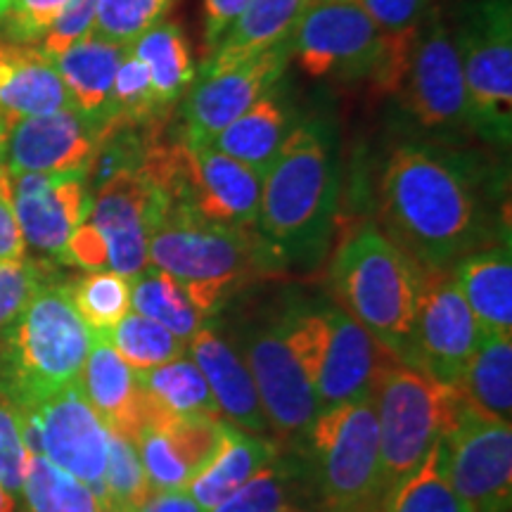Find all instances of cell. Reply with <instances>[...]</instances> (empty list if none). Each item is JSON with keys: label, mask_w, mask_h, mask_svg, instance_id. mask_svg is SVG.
Listing matches in <instances>:
<instances>
[{"label": "cell", "mask_w": 512, "mask_h": 512, "mask_svg": "<svg viewBox=\"0 0 512 512\" xmlns=\"http://www.w3.org/2000/svg\"><path fill=\"white\" fill-rule=\"evenodd\" d=\"M479 169L446 147H396L380 178L384 235L422 268H453L486 247L491 216Z\"/></svg>", "instance_id": "1"}, {"label": "cell", "mask_w": 512, "mask_h": 512, "mask_svg": "<svg viewBox=\"0 0 512 512\" xmlns=\"http://www.w3.org/2000/svg\"><path fill=\"white\" fill-rule=\"evenodd\" d=\"M339 200L337 136L328 119L294 124L261 183L259 235L283 266L316 264L328 249Z\"/></svg>", "instance_id": "2"}, {"label": "cell", "mask_w": 512, "mask_h": 512, "mask_svg": "<svg viewBox=\"0 0 512 512\" xmlns=\"http://www.w3.org/2000/svg\"><path fill=\"white\" fill-rule=\"evenodd\" d=\"M150 266L174 275L192 304L211 316L247 280L283 266L252 228H226L169 207L150 235Z\"/></svg>", "instance_id": "3"}, {"label": "cell", "mask_w": 512, "mask_h": 512, "mask_svg": "<svg viewBox=\"0 0 512 512\" xmlns=\"http://www.w3.org/2000/svg\"><path fill=\"white\" fill-rule=\"evenodd\" d=\"M418 275L420 266L375 223H361L344 238L330 271L339 306L408 366L413 358Z\"/></svg>", "instance_id": "4"}, {"label": "cell", "mask_w": 512, "mask_h": 512, "mask_svg": "<svg viewBox=\"0 0 512 512\" xmlns=\"http://www.w3.org/2000/svg\"><path fill=\"white\" fill-rule=\"evenodd\" d=\"M93 339L67 285L43 283L17 323L0 337V394L17 408H27L76 384Z\"/></svg>", "instance_id": "5"}, {"label": "cell", "mask_w": 512, "mask_h": 512, "mask_svg": "<svg viewBox=\"0 0 512 512\" xmlns=\"http://www.w3.org/2000/svg\"><path fill=\"white\" fill-rule=\"evenodd\" d=\"M373 399L387 496L403 479L411 477L427 453L453 430L465 401L456 384L439 382L399 358L382 368Z\"/></svg>", "instance_id": "6"}, {"label": "cell", "mask_w": 512, "mask_h": 512, "mask_svg": "<svg viewBox=\"0 0 512 512\" xmlns=\"http://www.w3.org/2000/svg\"><path fill=\"white\" fill-rule=\"evenodd\" d=\"M323 512H377L384 501L375 399L320 411L302 439Z\"/></svg>", "instance_id": "7"}, {"label": "cell", "mask_w": 512, "mask_h": 512, "mask_svg": "<svg viewBox=\"0 0 512 512\" xmlns=\"http://www.w3.org/2000/svg\"><path fill=\"white\" fill-rule=\"evenodd\" d=\"M470 131L508 147L512 138V10L510 0L467 5L456 31Z\"/></svg>", "instance_id": "8"}, {"label": "cell", "mask_w": 512, "mask_h": 512, "mask_svg": "<svg viewBox=\"0 0 512 512\" xmlns=\"http://www.w3.org/2000/svg\"><path fill=\"white\" fill-rule=\"evenodd\" d=\"M387 43L356 0H309L290 36V60L311 79L377 83Z\"/></svg>", "instance_id": "9"}, {"label": "cell", "mask_w": 512, "mask_h": 512, "mask_svg": "<svg viewBox=\"0 0 512 512\" xmlns=\"http://www.w3.org/2000/svg\"><path fill=\"white\" fill-rule=\"evenodd\" d=\"M19 413L31 456L48 458L91 486L100 498L110 458V430L86 401L81 384H69L34 406L19 408Z\"/></svg>", "instance_id": "10"}, {"label": "cell", "mask_w": 512, "mask_h": 512, "mask_svg": "<svg viewBox=\"0 0 512 512\" xmlns=\"http://www.w3.org/2000/svg\"><path fill=\"white\" fill-rule=\"evenodd\" d=\"M166 209L169 197L140 169V164L128 166L93 190L83 226L105 249L107 271L133 280L150 266V235Z\"/></svg>", "instance_id": "11"}, {"label": "cell", "mask_w": 512, "mask_h": 512, "mask_svg": "<svg viewBox=\"0 0 512 512\" xmlns=\"http://www.w3.org/2000/svg\"><path fill=\"white\" fill-rule=\"evenodd\" d=\"M479 339L482 328L460 294L451 268L420 266L411 366L439 382L458 384Z\"/></svg>", "instance_id": "12"}, {"label": "cell", "mask_w": 512, "mask_h": 512, "mask_svg": "<svg viewBox=\"0 0 512 512\" xmlns=\"http://www.w3.org/2000/svg\"><path fill=\"white\" fill-rule=\"evenodd\" d=\"M396 95L427 131L453 136L470 128L463 67L456 38L444 19L422 22Z\"/></svg>", "instance_id": "13"}, {"label": "cell", "mask_w": 512, "mask_h": 512, "mask_svg": "<svg viewBox=\"0 0 512 512\" xmlns=\"http://www.w3.org/2000/svg\"><path fill=\"white\" fill-rule=\"evenodd\" d=\"M446 475L470 512H510L512 505V427L460 411L444 437Z\"/></svg>", "instance_id": "14"}, {"label": "cell", "mask_w": 512, "mask_h": 512, "mask_svg": "<svg viewBox=\"0 0 512 512\" xmlns=\"http://www.w3.org/2000/svg\"><path fill=\"white\" fill-rule=\"evenodd\" d=\"M394 358L392 351L384 349L342 306L318 309V347L313 366L318 413L370 399L382 368Z\"/></svg>", "instance_id": "15"}, {"label": "cell", "mask_w": 512, "mask_h": 512, "mask_svg": "<svg viewBox=\"0 0 512 512\" xmlns=\"http://www.w3.org/2000/svg\"><path fill=\"white\" fill-rule=\"evenodd\" d=\"M245 363L271 430L285 439L302 441L318 415V399L294 347L287 316L249 339Z\"/></svg>", "instance_id": "16"}, {"label": "cell", "mask_w": 512, "mask_h": 512, "mask_svg": "<svg viewBox=\"0 0 512 512\" xmlns=\"http://www.w3.org/2000/svg\"><path fill=\"white\" fill-rule=\"evenodd\" d=\"M114 126L112 121L91 119L79 110L8 119L5 171L10 176L91 171Z\"/></svg>", "instance_id": "17"}, {"label": "cell", "mask_w": 512, "mask_h": 512, "mask_svg": "<svg viewBox=\"0 0 512 512\" xmlns=\"http://www.w3.org/2000/svg\"><path fill=\"white\" fill-rule=\"evenodd\" d=\"M287 64L290 41L221 72H202V79L192 83L185 100L183 138L192 143H209L219 136L230 121L275 88V83L283 79Z\"/></svg>", "instance_id": "18"}, {"label": "cell", "mask_w": 512, "mask_h": 512, "mask_svg": "<svg viewBox=\"0 0 512 512\" xmlns=\"http://www.w3.org/2000/svg\"><path fill=\"white\" fill-rule=\"evenodd\" d=\"M10 202L24 245L60 259L91 209L88 171L10 176Z\"/></svg>", "instance_id": "19"}, {"label": "cell", "mask_w": 512, "mask_h": 512, "mask_svg": "<svg viewBox=\"0 0 512 512\" xmlns=\"http://www.w3.org/2000/svg\"><path fill=\"white\" fill-rule=\"evenodd\" d=\"M79 384L86 401L105 422L107 430L131 444L140 432L169 420L152 403L136 370L128 366L107 339H93Z\"/></svg>", "instance_id": "20"}, {"label": "cell", "mask_w": 512, "mask_h": 512, "mask_svg": "<svg viewBox=\"0 0 512 512\" xmlns=\"http://www.w3.org/2000/svg\"><path fill=\"white\" fill-rule=\"evenodd\" d=\"M221 418H169L133 441L147 482L155 491L188 489L219 451L223 437Z\"/></svg>", "instance_id": "21"}, {"label": "cell", "mask_w": 512, "mask_h": 512, "mask_svg": "<svg viewBox=\"0 0 512 512\" xmlns=\"http://www.w3.org/2000/svg\"><path fill=\"white\" fill-rule=\"evenodd\" d=\"M188 356L207 380L221 418L247 434L266 437L268 425L254 377L245 358L209 325H202L188 342Z\"/></svg>", "instance_id": "22"}, {"label": "cell", "mask_w": 512, "mask_h": 512, "mask_svg": "<svg viewBox=\"0 0 512 512\" xmlns=\"http://www.w3.org/2000/svg\"><path fill=\"white\" fill-rule=\"evenodd\" d=\"M74 110L50 57L34 46L0 41V114L8 119Z\"/></svg>", "instance_id": "23"}, {"label": "cell", "mask_w": 512, "mask_h": 512, "mask_svg": "<svg viewBox=\"0 0 512 512\" xmlns=\"http://www.w3.org/2000/svg\"><path fill=\"white\" fill-rule=\"evenodd\" d=\"M451 275L479 328L512 335V259L508 242L465 254L453 264Z\"/></svg>", "instance_id": "24"}, {"label": "cell", "mask_w": 512, "mask_h": 512, "mask_svg": "<svg viewBox=\"0 0 512 512\" xmlns=\"http://www.w3.org/2000/svg\"><path fill=\"white\" fill-rule=\"evenodd\" d=\"M292 128L290 107H287L280 91L271 88L247 112L230 121L219 136L211 138L209 145L216 147L223 155L238 159L240 164L249 166L264 178Z\"/></svg>", "instance_id": "25"}, {"label": "cell", "mask_w": 512, "mask_h": 512, "mask_svg": "<svg viewBox=\"0 0 512 512\" xmlns=\"http://www.w3.org/2000/svg\"><path fill=\"white\" fill-rule=\"evenodd\" d=\"M124 50L91 34L53 57L57 76L67 88L74 110L114 124L112 86Z\"/></svg>", "instance_id": "26"}, {"label": "cell", "mask_w": 512, "mask_h": 512, "mask_svg": "<svg viewBox=\"0 0 512 512\" xmlns=\"http://www.w3.org/2000/svg\"><path fill=\"white\" fill-rule=\"evenodd\" d=\"M309 0H249L242 15L211 50L204 72H221L290 41Z\"/></svg>", "instance_id": "27"}, {"label": "cell", "mask_w": 512, "mask_h": 512, "mask_svg": "<svg viewBox=\"0 0 512 512\" xmlns=\"http://www.w3.org/2000/svg\"><path fill=\"white\" fill-rule=\"evenodd\" d=\"M275 456H278L275 441L247 434L223 422L219 451L185 491L204 512H209L221 501H226L235 489H240L247 479H252L261 467L271 463Z\"/></svg>", "instance_id": "28"}, {"label": "cell", "mask_w": 512, "mask_h": 512, "mask_svg": "<svg viewBox=\"0 0 512 512\" xmlns=\"http://www.w3.org/2000/svg\"><path fill=\"white\" fill-rule=\"evenodd\" d=\"M456 387L465 406L486 420L512 422V335L484 332Z\"/></svg>", "instance_id": "29"}, {"label": "cell", "mask_w": 512, "mask_h": 512, "mask_svg": "<svg viewBox=\"0 0 512 512\" xmlns=\"http://www.w3.org/2000/svg\"><path fill=\"white\" fill-rule=\"evenodd\" d=\"M128 50L145 64L159 110L181 100L197 79L188 36L171 19H162L147 29Z\"/></svg>", "instance_id": "30"}, {"label": "cell", "mask_w": 512, "mask_h": 512, "mask_svg": "<svg viewBox=\"0 0 512 512\" xmlns=\"http://www.w3.org/2000/svg\"><path fill=\"white\" fill-rule=\"evenodd\" d=\"M136 373L152 403L166 418H221L214 394L190 356Z\"/></svg>", "instance_id": "31"}, {"label": "cell", "mask_w": 512, "mask_h": 512, "mask_svg": "<svg viewBox=\"0 0 512 512\" xmlns=\"http://www.w3.org/2000/svg\"><path fill=\"white\" fill-rule=\"evenodd\" d=\"M131 311L164 325L185 342H190L207 320L174 275L152 266H147L138 278L131 280Z\"/></svg>", "instance_id": "32"}, {"label": "cell", "mask_w": 512, "mask_h": 512, "mask_svg": "<svg viewBox=\"0 0 512 512\" xmlns=\"http://www.w3.org/2000/svg\"><path fill=\"white\" fill-rule=\"evenodd\" d=\"M377 512H470L448 482L444 439L427 453L411 477L384 496Z\"/></svg>", "instance_id": "33"}, {"label": "cell", "mask_w": 512, "mask_h": 512, "mask_svg": "<svg viewBox=\"0 0 512 512\" xmlns=\"http://www.w3.org/2000/svg\"><path fill=\"white\" fill-rule=\"evenodd\" d=\"M22 496L29 512H107L91 486L43 456H31Z\"/></svg>", "instance_id": "34"}, {"label": "cell", "mask_w": 512, "mask_h": 512, "mask_svg": "<svg viewBox=\"0 0 512 512\" xmlns=\"http://www.w3.org/2000/svg\"><path fill=\"white\" fill-rule=\"evenodd\" d=\"M69 297L93 337H107L131 313V280L114 271H91L67 285Z\"/></svg>", "instance_id": "35"}, {"label": "cell", "mask_w": 512, "mask_h": 512, "mask_svg": "<svg viewBox=\"0 0 512 512\" xmlns=\"http://www.w3.org/2000/svg\"><path fill=\"white\" fill-rule=\"evenodd\" d=\"M114 351L124 358L133 370H150L176 358L188 356V342L176 337L164 325L131 311L114 325L107 337Z\"/></svg>", "instance_id": "36"}, {"label": "cell", "mask_w": 512, "mask_h": 512, "mask_svg": "<svg viewBox=\"0 0 512 512\" xmlns=\"http://www.w3.org/2000/svg\"><path fill=\"white\" fill-rule=\"evenodd\" d=\"M294 479H297V470L275 456L209 512H306L297 503Z\"/></svg>", "instance_id": "37"}, {"label": "cell", "mask_w": 512, "mask_h": 512, "mask_svg": "<svg viewBox=\"0 0 512 512\" xmlns=\"http://www.w3.org/2000/svg\"><path fill=\"white\" fill-rule=\"evenodd\" d=\"M143 463L131 441L110 432V458L102 477L100 501L107 512H136L152 496Z\"/></svg>", "instance_id": "38"}, {"label": "cell", "mask_w": 512, "mask_h": 512, "mask_svg": "<svg viewBox=\"0 0 512 512\" xmlns=\"http://www.w3.org/2000/svg\"><path fill=\"white\" fill-rule=\"evenodd\" d=\"M176 0H98L93 36L128 48L169 15Z\"/></svg>", "instance_id": "39"}, {"label": "cell", "mask_w": 512, "mask_h": 512, "mask_svg": "<svg viewBox=\"0 0 512 512\" xmlns=\"http://www.w3.org/2000/svg\"><path fill=\"white\" fill-rule=\"evenodd\" d=\"M152 81L145 64L131 50L121 55L117 74L112 86V114L117 126H145L155 114H159Z\"/></svg>", "instance_id": "40"}, {"label": "cell", "mask_w": 512, "mask_h": 512, "mask_svg": "<svg viewBox=\"0 0 512 512\" xmlns=\"http://www.w3.org/2000/svg\"><path fill=\"white\" fill-rule=\"evenodd\" d=\"M31 453L24 441L22 413L10 399L0 394V482L12 498L22 496Z\"/></svg>", "instance_id": "41"}, {"label": "cell", "mask_w": 512, "mask_h": 512, "mask_svg": "<svg viewBox=\"0 0 512 512\" xmlns=\"http://www.w3.org/2000/svg\"><path fill=\"white\" fill-rule=\"evenodd\" d=\"M43 283L46 278L38 264L27 259L0 261V337L17 323Z\"/></svg>", "instance_id": "42"}, {"label": "cell", "mask_w": 512, "mask_h": 512, "mask_svg": "<svg viewBox=\"0 0 512 512\" xmlns=\"http://www.w3.org/2000/svg\"><path fill=\"white\" fill-rule=\"evenodd\" d=\"M67 5L69 0H12L8 15L0 24L10 43L34 46L48 36Z\"/></svg>", "instance_id": "43"}, {"label": "cell", "mask_w": 512, "mask_h": 512, "mask_svg": "<svg viewBox=\"0 0 512 512\" xmlns=\"http://www.w3.org/2000/svg\"><path fill=\"white\" fill-rule=\"evenodd\" d=\"M356 3L373 19L380 34L394 41L418 36L430 8V0H356Z\"/></svg>", "instance_id": "44"}, {"label": "cell", "mask_w": 512, "mask_h": 512, "mask_svg": "<svg viewBox=\"0 0 512 512\" xmlns=\"http://www.w3.org/2000/svg\"><path fill=\"white\" fill-rule=\"evenodd\" d=\"M95 8H98V0H69L67 10L57 19L55 27L48 31V36L43 38L38 50L53 60V57L64 53L69 46H74L76 41L91 36L95 24Z\"/></svg>", "instance_id": "45"}, {"label": "cell", "mask_w": 512, "mask_h": 512, "mask_svg": "<svg viewBox=\"0 0 512 512\" xmlns=\"http://www.w3.org/2000/svg\"><path fill=\"white\" fill-rule=\"evenodd\" d=\"M27 254L22 230L10 202V174L0 171V261H19Z\"/></svg>", "instance_id": "46"}, {"label": "cell", "mask_w": 512, "mask_h": 512, "mask_svg": "<svg viewBox=\"0 0 512 512\" xmlns=\"http://www.w3.org/2000/svg\"><path fill=\"white\" fill-rule=\"evenodd\" d=\"M249 0H204V38L214 50L216 43L226 36L235 19L242 15Z\"/></svg>", "instance_id": "47"}, {"label": "cell", "mask_w": 512, "mask_h": 512, "mask_svg": "<svg viewBox=\"0 0 512 512\" xmlns=\"http://www.w3.org/2000/svg\"><path fill=\"white\" fill-rule=\"evenodd\" d=\"M136 512H204V510L192 501L185 489H171V491H152V496L147 498Z\"/></svg>", "instance_id": "48"}, {"label": "cell", "mask_w": 512, "mask_h": 512, "mask_svg": "<svg viewBox=\"0 0 512 512\" xmlns=\"http://www.w3.org/2000/svg\"><path fill=\"white\" fill-rule=\"evenodd\" d=\"M5 140H8V117L0 114V171L5 169Z\"/></svg>", "instance_id": "49"}, {"label": "cell", "mask_w": 512, "mask_h": 512, "mask_svg": "<svg viewBox=\"0 0 512 512\" xmlns=\"http://www.w3.org/2000/svg\"><path fill=\"white\" fill-rule=\"evenodd\" d=\"M15 505V498L8 494V489L0 482V512H15Z\"/></svg>", "instance_id": "50"}, {"label": "cell", "mask_w": 512, "mask_h": 512, "mask_svg": "<svg viewBox=\"0 0 512 512\" xmlns=\"http://www.w3.org/2000/svg\"><path fill=\"white\" fill-rule=\"evenodd\" d=\"M10 5H12V0H0V22H3L5 15H8Z\"/></svg>", "instance_id": "51"}]
</instances>
